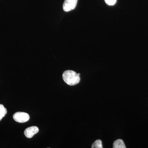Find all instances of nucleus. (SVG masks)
<instances>
[{
  "label": "nucleus",
  "mask_w": 148,
  "mask_h": 148,
  "mask_svg": "<svg viewBox=\"0 0 148 148\" xmlns=\"http://www.w3.org/2000/svg\"><path fill=\"white\" fill-rule=\"evenodd\" d=\"M63 79L67 84L70 86L75 85L80 82V74H77L72 70H67L63 73Z\"/></svg>",
  "instance_id": "obj_1"
},
{
  "label": "nucleus",
  "mask_w": 148,
  "mask_h": 148,
  "mask_svg": "<svg viewBox=\"0 0 148 148\" xmlns=\"http://www.w3.org/2000/svg\"><path fill=\"white\" fill-rule=\"evenodd\" d=\"M13 119L15 121L19 123H24L28 121L30 119L28 114L24 112H17L13 116Z\"/></svg>",
  "instance_id": "obj_2"
},
{
  "label": "nucleus",
  "mask_w": 148,
  "mask_h": 148,
  "mask_svg": "<svg viewBox=\"0 0 148 148\" xmlns=\"http://www.w3.org/2000/svg\"><path fill=\"white\" fill-rule=\"evenodd\" d=\"M78 0H65L63 4L64 11L69 12L74 10L76 7Z\"/></svg>",
  "instance_id": "obj_3"
},
{
  "label": "nucleus",
  "mask_w": 148,
  "mask_h": 148,
  "mask_svg": "<svg viewBox=\"0 0 148 148\" xmlns=\"http://www.w3.org/2000/svg\"><path fill=\"white\" fill-rule=\"evenodd\" d=\"M39 128L37 126H33L29 127L25 129L24 135L27 138H31L39 132Z\"/></svg>",
  "instance_id": "obj_4"
},
{
  "label": "nucleus",
  "mask_w": 148,
  "mask_h": 148,
  "mask_svg": "<svg viewBox=\"0 0 148 148\" xmlns=\"http://www.w3.org/2000/svg\"><path fill=\"white\" fill-rule=\"evenodd\" d=\"M114 148H125V145L124 142L123 140L121 139H118L114 142L113 143Z\"/></svg>",
  "instance_id": "obj_5"
},
{
  "label": "nucleus",
  "mask_w": 148,
  "mask_h": 148,
  "mask_svg": "<svg viewBox=\"0 0 148 148\" xmlns=\"http://www.w3.org/2000/svg\"><path fill=\"white\" fill-rule=\"evenodd\" d=\"M7 113V109L2 104H0V121L6 115Z\"/></svg>",
  "instance_id": "obj_6"
},
{
  "label": "nucleus",
  "mask_w": 148,
  "mask_h": 148,
  "mask_svg": "<svg viewBox=\"0 0 148 148\" xmlns=\"http://www.w3.org/2000/svg\"><path fill=\"white\" fill-rule=\"evenodd\" d=\"M92 148H103V144L102 141L101 140H97L92 143Z\"/></svg>",
  "instance_id": "obj_7"
},
{
  "label": "nucleus",
  "mask_w": 148,
  "mask_h": 148,
  "mask_svg": "<svg viewBox=\"0 0 148 148\" xmlns=\"http://www.w3.org/2000/svg\"><path fill=\"white\" fill-rule=\"evenodd\" d=\"M107 4L110 6L114 5L116 2V0H105Z\"/></svg>",
  "instance_id": "obj_8"
}]
</instances>
